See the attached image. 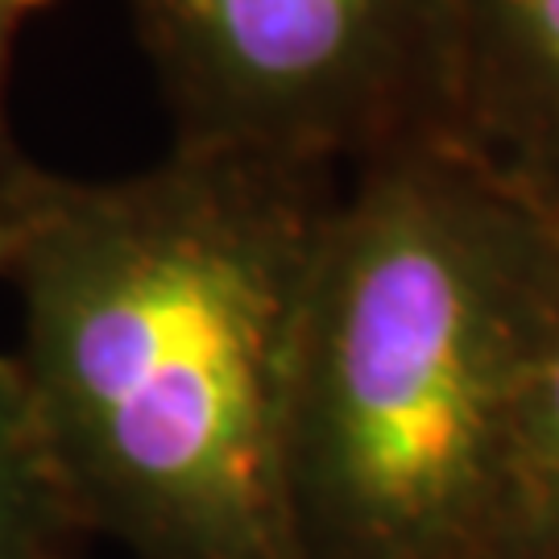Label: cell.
Returning a JSON list of instances; mask_svg holds the SVG:
<instances>
[{
	"label": "cell",
	"instance_id": "obj_2",
	"mask_svg": "<svg viewBox=\"0 0 559 559\" xmlns=\"http://www.w3.org/2000/svg\"><path fill=\"white\" fill-rule=\"evenodd\" d=\"M559 316V216L436 133L348 166L290 394L307 559H498L526 390Z\"/></svg>",
	"mask_w": 559,
	"mask_h": 559
},
{
	"label": "cell",
	"instance_id": "obj_3",
	"mask_svg": "<svg viewBox=\"0 0 559 559\" xmlns=\"http://www.w3.org/2000/svg\"><path fill=\"white\" fill-rule=\"evenodd\" d=\"M170 145L357 166L431 124L448 0H120Z\"/></svg>",
	"mask_w": 559,
	"mask_h": 559
},
{
	"label": "cell",
	"instance_id": "obj_7",
	"mask_svg": "<svg viewBox=\"0 0 559 559\" xmlns=\"http://www.w3.org/2000/svg\"><path fill=\"white\" fill-rule=\"evenodd\" d=\"M46 4H55V0H0V195L29 170V158L17 150L13 120H9V83H13L21 34Z\"/></svg>",
	"mask_w": 559,
	"mask_h": 559
},
{
	"label": "cell",
	"instance_id": "obj_8",
	"mask_svg": "<svg viewBox=\"0 0 559 559\" xmlns=\"http://www.w3.org/2000/svg\"><path fill=\"white\" fill-rule=\"evenodd\" d=\"M13 253H17V221H13V212L0 203V282L9 278Z\"/></svg>",
	"mask_w": 559,
	"mask_h": 559
},
{
	"label": "cell",
	"instance_id": "obj_4",
	"mask_svg": "<svg viewBox=\"0 0 559 559\" xmlns=\"http://www.w3.org/2000/svg\"><path fill=\"white\" fill-rule=\"evenodd\" d=\"M427 133L559 216V0H448Z\"/></svg>",
	"mask_w": 559,
	"mask_h": 559
},
{
	"label": "cell",
	"instance_id": "obj_6",
	"mask_svg": "<svg viewBox=\"0 0 559 559\" xmlns=\"http://www.w3.org/2000/svg\"><path fill=\"white\" fill-rule=\"evenodd\" d=\"M498 559H559V316L522 406Z\"/></svg>",
	"mask_w": 559,
	"mask_h": 559
},
{
	"label": "cell",
	"instance_id": "obj_1",
	"mask_svg": "<svg viewBox=\"0 0 559 559\" xmlns=\"http://www.w3.org/2000/svg\"><path fill=\"white\" fill-rule=\"evenodd\" d=\"M332 170L170 145L120 179L29 162L17 365L83 535L133 559H307L290 498L302 295Z\"/></svg>",
	"mask_w": 559,
	"mask_h": 559
},
{
	"label": "cell",
	"instance_id": "obj_5",
	"mask_svg": "<svg viewBox=\"0 0 559 559\" xmlns=\"http://www.w3.org/2000/svg\"><path fill=\"white\" fill-rule=\"evenodd\" d=\"M83 526L46 452L17 365L0 353V559H71Z\"/></svg>",
	"mask_w": 559,
	"mask_h": 559
}]
</instances>
